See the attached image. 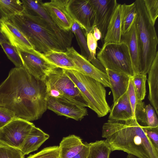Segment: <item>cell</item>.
Listing matches in <instances>:
<instances>
[{
  "mask_svg": "<svg viewBox=\"0 0 158 158\" xmlns=\"http://www.w3.org/2000/svg\"><path fill=\"white\" fill-rule=\"evenodd\" d=\"M48 98L45 81L35 78L23 66L12 68L0 84V107L30 122L46 111Z\"/></svg>",
  "mask_w": 158,
  "mask_h": 158,
  "instance_id": "obj_1",
  "label": "cell"
},
{
  "mask_svg": "<svg viewBox=\"0 0 158 158\" xmlns=\"http://www.w3.org/2000/svg\"><path fill=\"white\" fill-rule=\"evenodd\" d=\"M102 136L112 152L122 151L139 158H158V149L134 118L124 121L109 119L102 126Z\"/></svg>",
  "mask_w": 158,
  "mask_h": 158,
  "instance_id": "obj_2",
  "label": "cell"
},
{
  "mask_svg": "<svg viewBox=\"0 0 158 158\" xmlns=\"http://www.w3.org/2000/svg\"><path fill=\"white\" fill-rule=\"evenodd\" d=\"M22 32L36 51L45 54L51 51L66 52L57 35L42 17L23 12L8 19Z\"/></svg>",
  "mask_w": 158,
  "mask_h": 158,
  "instance_id": "obj_3",
  "label": "cell"
},
{
  "mask_svg": "<svg viewBox=\"0 0 158 158\" xmlns=\"http://www.w3.org/2000/svg\"><path fill=\"white\" fill-rule=\"evenodd\" d=\"M135 2L137 14L135 23L139 48V73L147 74L157 51L158 39L143 0Z\"/></svg>",
  "mask_w": 158,
  "mask_h": 158,
  "instance_id": "obj_4",
  "label": "cell"
},
{
  "mask_svg": "<svg viewBox=\"0 0 158 158\" xmlns=\"http://www.w3.org/2000/svg\"><path fill=\"white\" fill-rule=\"evenodd\" d=\"M85 98L88 107L99 117L106 115L110 107L106 100L105 87L100 82L79 72L63 69Z\"/></svg>",
  "mask_w": 158,
  "mask_h": 158,
  "instance_id": "obj_5",
  "label": "cell"
},
{
  "mask_svg": "<svg viewBox=\"0 0 158 158\" xmlns=\"http://www.w3.org/2000/svg\"><path fill=\"white\" fill-rule=\"evenodd\" d=\"M48 97L60 99L84 107H88L85 98L63 69L57 67L45 80Z\"/></svg>",
  "mask_w": 158,
  "mask_h": 158,
  "instance_id": "obj_6",
  "label": "cell"
},
{
  "mask_svg": "<svg viewBox=\"0 0 158 158\" xmlns=\"http://www.w3.org/2000/svg\"><path fill=\"white\" fill-rule=\"evenodd\" d=\"M97 58L106 69L130 77L134 75L129 49L125 43L103 44L97 54Z\"/></svg>",
  "mask_w": 158,
  "mask_h": 158,
  "instance_id": "obj_7",
  "label": "cell"
},
{
  "mask_svg": "<svg viewBox=\"0 0 158 158\" xmlns=\"http://www.w3.org/2000/svg\"><path fill=\"white\" fill-rule=\"evenodd\" d=\"M17 49L23 66L29 73L38 79L45 81L49 73L58 67L43 53L34 49Z\"/></svg>",
  "mask_w": 158,
  "mask_h": 158,
  "instance_id": "obj_8",
  "label": "cell"
},
{
  "mask_svg": "<svg viewBox=\"0 0 158 158\" xmlns=\"http://www.w3.org/2000/svg\"><path fill=\"white\" fill-rule=\"evenodd\" d=\"M34 126L30 121L17 118L0 129V143L20 150Z\"/></svg>",
  "mask_w": 158,
  "mask_h": 158,
  "instance_id": "obj_9",
  "label": "cell"
},
{
  "mask_svg": "<svg viewBox=\"0 0 158 158\" xmlns=\"http://www.w3.org/2000/svg\"><path fill=\"white\" fill-rule=\"evenodd\" d=\"M67 10L70 15L85 32H93L95 26L96 14L89 0H69Z\"/></svg>",
  "mask_w": 158,
  "mask_h": 158,
  "instance_id": "obj_10",
  "label": "cell"
},
{
  "mask_svg": "<svg viewBox=\"0 0 158 158\" xmlns=\"http://www.w3.org/2000/svg\"><path fill=\"white\" fill-rule=\"evenodd\" d=\"M66 52L74 63L76 71L98 81L105 87L110 88L109 78L106 73L96 68L73 47L67 48Z\"/></svg>",
  "mask_w": 158,
  "mask_h": 158,
  "instance_id": "obj_11",
  "label": "cell"
},
{
  "mask_svg": "<svg viewBox=\"0 0 158 158\" xmlns=\"http://www.w3.org/2000/svg\"><path fill=\"white\" fill-rule=\"evenodd\" d=\"M26 9L30 10L45 20L57 35L61 42L66 48L71 47L74 35L71 30L66 31L61 29L47 12L41 0H22Z\"/></svg>",
  "mask_w": 158,
  "mask_h": 158,
  "instance_id": "obj_12",
  "label": "cell"
},
{
  "mask_svg": "<svg viewBox=\"0 0 158 158\" xmlns=\"http://www.w3.org/2000/svg\"><path fill=\"white\" fill-rule=\"evenodd\" d=\"M69 0H52L43 2V6L51 18L62 30H71L74 20L67 10Z\"/></svg>",
  "mask_w": 158,
  "mask_h": 158,
  "instance_id": "obj_13",
  "label": "cell"
},
{
  "mask_svg": "<svg viewBox=\"0 0 158 158\" xmlns=\"http://www.w3.org/2000/svg\"><path fill=\"white\" fill-rule=\"evenodd\" d=\"M47 109L58 115L77 121L81 120L88 115L85 107L51 97H49L48 99Z\"/></svg>",
  "mask_w": 158,
  "mask_h": 158,
  "instance_id": "obj_14",
  "label": "cell"
},
{
  "mask_svg": "<svg viewBox=\"0 0 158 158\" xmlns=\"http://www.w3.org/2000/svg\"><path fill=\"white\" fill-rule=\"evenodd\" d=\"M96 14L95 26L105 38L113 13L118 3L116 0H89Z\"/></svg>",
  "mask_w": 158,
  "mask_h": 158,
  "instance_id": "obj_15",
  "label": "cell"
},
{
  "mask_svg": "<svg viewBox=\"0 0 158 158\" xmlns=\"http://www.w3.org/2000/svg\"><path fill=\"white\" fill-rule=\"evenodd\" d=\"M0 28L9 42L16 48L21 50L34 49L22 32L8 19L2 22Z\"/></svg>",
  "mask_w": 158,
  "mask_h": 158,
  "instance_id": "obj_16",
  "label": "cell"
},
{
  "mask_svg": "<svg viewBox=\"0 0 158 158\" xmlns=\"http://www.w3.org/2000/svg\"><path fill=\"white\" fill-rule=\"evenodd\" d=\"M134 118L142 127H158V119L152 106L146 105L143 101L137 102L134 112Z\"/></svg>",
  "mask_w": 158,
  "mask_h": 158,
  "instance_id": "obj_17",
  "label": "cell"
},
{
  "mask_svg": "<svg viewBox=\"0 0 158 158\" xmlns=\"http://www.w3.org/2000/svg\"><path fill=\"white\" fill-rule=\"evenodd\" d=\"M109 112V119L124 121L134 118L129 100L128 89L113 102Z\"/></svg>",
  "mask_w": 158,
  "mask_h": 158,
  "instance_id": "obj_18",
  "label": "cell"
},
{
  "mask_svg": "<svg viewBox=\"0 0 158 158\" xmlns=\"http://www.w3.org/2000/svg\"><path fill=\"white\" fill-rule=\"evenodd\" d=\"M121 42L125 43L128 46L134 75L139 73V48L137 30L135 23L128 32L122 35Z\"/></svg>",
  "mask_w": 158,
  "mask_h": 158,
  "instance_id": "obj_19",
  "label": "cell"
},
{
  "mask_svg": "<svg viewBox=\"0 0 158 158\" xmlns=\"http://www.w3.org/2000/svg\"><path fill=\"white\" fill-rule=\"evenodd\" d=\"M149 86V100L158 114V51L152 63L148 73Z\"/></svg>",
  "mask_w": 158,
  "mask_h": 158,
  "instance_id": "obj_20",
  "label": "cell"
},
{
  "mask_svg": "<svg viewBox=\"0 0 158 158\" xmlns=\"http://www.w3.org/2000/svg\"><path fill=\"white\" fill-rule=\"evenodd\" d=\"M110 89L113 96V102L116 101L127 90L130 77L125 74L106 69Z\"/></svg>",
  "mask_w": 158,
  "mask_h": 158,
  "instance_id": "obj_21",
  "label": "cell"
},
{
  "mask_svg": "<svg viewBox=\"0 0 158 158\" xmlns=\"http://www.w3.org/2000/svg\"><path fill=\"white\" fill-rule=\"evenodd\" d=\"M49 137L39 128L34 127L25 139L20 150L24 156L37 150Z\"/></svg>",
  "mask_w": 158,
  "mask_h": 158,
  "instance_id": "obj_22",
  "label": "cell"
},
{
  "mask_svg": "<svg viewBox=\"0 0 158 158\" xmlns=\"http://www.w3.org/2000/svg\"><path fill=\"white\" fill-rule=\"evenodd\" d=\"M121 4H118L113 13L109 23L106 36L103 39L104 44H119L122 36L121 19Z\"/></svg>",
  "mask_w": 158,
  "mask_h": 158,
  "instance_id": "obj_23",
  "label": "cell"
},
{
  "mask_svg": "<svg viewBox=\"0 0 158 158\" xmlns=\"http://www.w3.org/2000/svg\"><path fill=\"white\" fill-rule=\"evenodd\" d=\"M85 143L79 136L72 135L64 137L60 143V158H71L82 150Z\"/></svg>",
  "mask_w": 158,
  "mask_h": 158,
  "instance_id": "obj_24",
  "label": "cell"
},
{
  "mask_svg": "<svg viewBox=\"0 0 158 158\" xmlns=\"http://www.w3.org/2000/svg\"><path fill=\"white\" fill-rule=\"evenodd\" d=\"M120 11L122 35L130 30L135 22L137 14L135 2L129 5L121 4Z\"/></svg>",
  "mask_w": 158,
  "mask_h": 158,
  "instance_id": "obj_25",
  "label": "cell"
},
{
  "mask_svg": "<svg viewBox=\"0 0 158 158\" xmlns=\"http://www.w3.org/2000/svg\"><path fill=\"white\" fill-rule=\"evenodd\" d=\"M43 54L48 60L58 67L77 70L74 63L66 52L51 51Z\"/></svg>",
  "mask_w": 158,
  "mask_h": 158,
  "instance_id": "obj_26",
  "label": "cell"
},
{
  "mask_svg": "<svg viewBox=\"0 0 158 158\" xmlns=\"http://www.w3.org/2000/svg\"><path fill=\"white\" fill-rule=\"evenodd\" d=\"M71 30L75 35L80 48L81 54L91 62L95 58L93 59L88 49L87 44L86 35L85 30L74 21Z\"/></svg>",
  "mask_w": 158,
  "mask_h": 158,
  "instance_id": "obj_27",
  "label": "cell"
},
{
  "mask_svg": "<svg viewBox=\"0 0 158 158\" xmlns=\"http://www.w3.org/2000/svg\"><path fill=\"white\" fill-rule=\"evenodd\" d=\"M89 152L87 158H110L112 152L105 140L88 143Z\"/></svg>",
  "mask_w": 158,
  "mask_h": 158,
  "instance_id": "obj_28",
  "label": "cell"
},
{
  "mask_svg": "<svg viewBox=\"0 0 158 158\" xmlns=\"http://www.w3.org/2000/svg\"><path fill=\"white\" fill-rule=\"evenodd\" d=\"M0 9L5 16L9 17L22 13L25 10L23 4L18 0H0Z\"/></svg>",
  "mask_w": 158,
  "mask_h": 158,
  "instance_id": "obj_29",
  "label": "cell"
},
{
  "mask_svg": "<svg viewBox=\"0 0 158 158\" xmlns=\"http://www.w3.org/2000/svg\"><path fill=\"white\" fill-rule=\"evenodd\" d=\"M132 77L137 101H142L146 93L147 75L138 73L134 75Z\"/></svg>",
  "mask_w": 158,
  "mask_h": 158,
  "instance_id": "obj_30",
  "label": "cell"
},
{
  "mask_svg": "<svg viewBox=\"0 0 158 158\" xmlns=\"http://www.w3.org/2000/svg\"><path fill=\"white\" fill-rule=\"evenodd\" d=\"M0 44L8 59L15 65V67H20L23 66L17 48L9 42H2L0 43Z\"/></svg>",
  "mask_w": 158,
  "mask_h": 158,
  "instance_id": "obj_31",
  "label": "cell"
},
{
  "mask_svg": "<svg viewBox=\"0 0 158 158\" xmlns=\"http://www.w3.org/2000/svg\"><path fill=\"white\" fill-rule=\"evenodd\" d=\"M27 158H60L59 146L44 148L35 154L30 155Z\"/></svg>",
  "mask_w": 158,
  "mask_h": 158,
  "instance_id": "obj_32",
  "label": "cell"
},
{
  "mask_svg": "<svg viewBox=\"0 0 158 158\" xmlns=\"http://www.w3.org/2000/svg\"><path fill=\"white\" fill-rule=\"evenodd\" d=\"M0 158H25L21 150L0 143Z\"/></svg>",
  "mask_w": 158,
  "mask_h": 158,
  "instance_id": "obj_33",
  "label": "cell"
},
{
  "mask_svg": "<svg viewBox=\"0 0 158 158\" xmlns=\"http://www.w3.org/2000/svg\"><path fill=\"white\" fill-rule=\"evenodd\" d=\"M146 10L155 25L158 16V0H143Z\"/></svg>",
  "mask_w": 158,
  "mask_h": 158,
  "instance_id": "obj_34",
  "label": "cell"
},
{
  "mask_svg": "<svg viewBox=\"0 0 158 158\" xmlns=\"http://www.w3.org/2000/svg\"><path fill=\"white\" fill-rule=\"evenodd\" d=\"M17 118L11 111L0 107V129Z\"/></svg>",
  "mask_w": 158,
  "mask_h": 158,
  "instance_id": "obj_35",
  "label": "cell"
},
{
  "mask_svg": "<svg viewBox=\"0 0 158 158\" xmlns=\"http://www.w3.org/2000/svg\"><path fill=\"white\" fill-rule=\"evenodd\" d=\"M145 133L155 148L158 149V127H142Z\"/></svg>",
  "mask_w": 158,
  "mask_h": 158,
  "instance_id": "obj_36",
  "label": "cell"
},
{
  "mask_svg": "<svg viewBox=\"0 0 158 158\" xmlns=\"http://www.w3.org/2000/svg\"><path fill=\"white\" fill-rule=\"evenodd\" d=\"M129 101L134 117V112L137 103V99L133 84L132 77L130 79L128 89Z\"/></svg>",
  "mask_w": 158,
  "mask_h": 158,
  "instance_id": "obj_37",
  "label": "cell"
},
{
  "mask_svg": "<svg viewBox=\"0 0 158 158\" xmlns=\"http://www.w3.org/2000/svg\"><path fill=\"white\" fill-rule=\"evenodd\" d=\"M87 44L88 49L93 58L95 59L96 50L98 46L97 41L94 38L93 32L88 33L86 35Z\"/></svg>",
  "mask_w": 158,
  "mask_h": 158,
  "instance_id": "obj_38",
  "label": "cell"
},
{
  "mask_svg": "<svg viewBox=\"0 0 158 158\" xmlns=\"http://www.w3.org/2000/svg\"><path fill=\"white\" fill-rule=\"evenodd\" d=\"M89 152L88 143H85L81 151L77 154L71 158H87Z\"/></svg>",
  "mask_w": 158,
  "mask_h": 158,
  "instance_id": "obj_39",
  "label": "cell"
},
{
  "mask_svg": "<svg viewBox=\"0 0 158 158\" xmlns=\"http://www.w3.org/2000/svg\"><path fill=\"white\" fill-rule=\"evenodd\" d=\"M93 34L94 38L97 41L102 39L101 33L96 26L94 27Z\"/></svg>",
  "mask_w": 158,
  "mask_h": 158,
  "instance_id": "obj_40",
  "label": "cell"
},
{
  "mask_svg": "<svg viewBox=\"0 0 158 158\" xmlns=\"http://www.w3.org/2000/svg\"><path fill=\"white\" fill-rule=\"evenodd\" d=\"M6 42L9 41L2 32L1 28L0 27V43Z\"/></svg>",
  "mask_w": 158,
  "mask_h": 158,
  "instance_id": "obj_41",
  "label": "cell"
},
{
  "mask_svg": "<svg viewBox=\"0 0 158 158\" xmlns=\"http://www.w3.org/2000/svg\"><path fill=\"white\" fill-rule=\"evenodd\" d=\"M8 19L3 13L0 9V27L2 22L6 19Z\"/></svg>",
  "mask_w": 158,
  "mask_h": 158,
  "instance_id": "obj_42",
  "label": "cell"
},
{
  "mask_svg": "<svg viewBox=\"0 0 158 158\" xmlns=\"http://www.w3.org/2000/svg\"><path fill=\"white\" fill-rule=\"evenodd\" d=\"M127 158H139L136 156L132 154H128L127 156Z\"/></svg>",
  "mask_w": 158,
  "mask_h": 158,
  "instance_id": "obj_43",
  "label": "cell"
}]
</instances>
